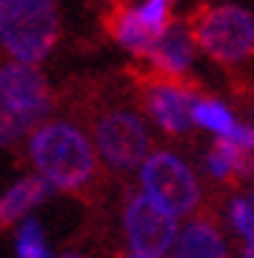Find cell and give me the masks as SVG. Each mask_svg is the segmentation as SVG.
I'll return each mask as SVG.
<instances>
[{"label": "cell", "instance_id": "obj_1", "mask_svg": "<svg viewBox=\"0 0 254 258\" xmlns=\"http://www.w3.org/2000/svg\"><path fill=\"white\" fill-rule=\"evenodd\" d=\"M29 158L37 175L63 192L83 189L97 169L94 141L69 120H46L35 135H29Z\"/></svg>", "mask_w": 254, "mask_h": 258}, {"label": "cell", "instance_id": "obj_2", "mask_svg": "<svg viewBox=\"0 0 254 258\" xmlns=\"http://www.w3.org/2000/svg\"><path fill=\"white\" fill-rule=\"evenodd\" d=\"M60 37L55 0H0V40L12 60L37 66Z\"/></svg>", "mask_w": 254, "mask_h": 258}, {"label": "cell", "instance_id": "obj_3", "mask_svg": "<svg viewBox=\"0 0 254 258\" xmlns=\"http://www.w3.org/2000/svg\"><path fill=\"white\" fill-rule=\"evenodd\" d=\"M52 109L49 83L35 66L12 60L0 69V141L9 147L23 135H35Z\"/></svg>", "mask_w": 254, "mask_h": 258}, {"label": "cell", "instance_id": "obj_4", "mask_svg": "<svg viewBox=\"0 0 254 258\" xmlns=\"http://www.w3.org/2000/svg\"><path fill=\"white\" fill-rule=\"evenodd\" d=\"M189 29L211 60L240 66L254 57V15L243 6H206L189 20Z\"/></svg>", "mask_w": 254, "mask_h": 258}, {"label": "cell", "instance_id": "obj_5", "mask_svg": "<svg viewBox=\"0 0 254 258\" xmlns=\"http://www.w3.org/2000/svg\"><path fill=\"white\" fill-rule=\"evenodd\" d=\"M143 195L163 207L174 218H186L200 204V184L189 164L169 149L152 152V158L140 166Z\"/></svg>", "mask_w": 254, "mask_h": 258}, {"label": "cell", "instance_id": "obj_6", "mask_svg": "<svg viewBox=\"0 0 254 258\" xmlns=\"http://www.w3.org/2000/svg\"><path fill=\"white\" fill-rule=\"evenodd\" d=\"M91 141L100 158L114 169H140L152 158V138L149 129L135 112L106 109L91 123Z\"/></svg>", "mask_w": 254, "mask_h": 258}, {"label": "cell", "instance_id": "obj_7", "mask_svg": "<svg viewBox=\"0 0 254 258\" xmlns=\"http://www.w3.org/2000/svg\"><path fill=\"white\" fill-rule=\"evenodd\" d=\"M123 232H126L132 255L140 258H166L169 252H174L180 238L177 218L169 215L163 207H157L152 198H146L143 192L126 204Z\"/></svg>", "mask_w": 254, "mask_h": 258}, {"label": "cell", "instance_id": "obj_8", "mask_svg": "<svg viewBox=\"0 0 254 258\" xmlns=\"http://www.w3.org/2000/svg\"><path fill=\"white\" fill-rule=\"evenodd\" d=\"M200 98L189 86L174 81H155L146 89V109L157 126L169 135H186L194 126V103Z\"/></svg>", "mask_w": 254, "mask_h": 258}, {"label": "cell", "instance_id": "obj_9", "mask_svg": "<svg viewBox=\"0 0 254 258\" xmlns=\"http://www.w3.org/2000/svg\"><path fill=\"white\" fill-rule=\"evenodd\" d=\"M194 46H197L194 35L186 23H169V29L149 49L146 60L163 78H180V75L189 72L191 60H194Z\"/></svg>", "mask_w": 254, "mask_h": 258}, {"label": "cell", "instance_id": "obj_10", "mask_svg": "<svg viewBox=\"0 0 254 258\" xmlns=\"http://www.w3.org/2000/svg\"><path fill=\"white\" fill-rule=\"evenodd\" d=\"M52 189L55 186L40 175H26L15 181L0 198V221H3V227L20 224L26 221L29 215H35V210L52 195Z\"/></svg>", "mask_w": 254, "mask_h": 258}, {"label": "cell", "instance_id": "obj_11", "mask_svg": "<svg viewBox=\"0 0 254 258\" xmlns=\"http://www.w3.org/2000/svg\"><path fill=\"white\" fill-rule=\"evenodd\" d=\"M174 258H228V252L217 227L211 221L197 218V221L186 224L180 230Z\"/></svg>", "mask_w": 254, "mask_h": 258}, {"label": "cell", "instance_id": "obj_12", "mask_svg": "<svg viewBox=\"0 0 254 258\" xmlns=\"http://www.w3.org/2000/svg\"><path fill=\"white\" fill-rule=\"evenodd\" d=\"M109 32L114 35V40L123 49L135 52V55H143V57L149 55V49L155 46V40H157V35L143 23L140 12L126 9V6L114 12V18L109 20Z\"/></svg>", "mask_w": 254, "mask_h": 258}, {"label": "cell", "instance_id": "obj_13", "mask_svg": "<svg viewBox=\"0 0 254 258\" xmlns=\"http://www.w3.org/2000/svg\"><path fill=\"white\" fill-rule=\"evenodd\" d=\"M194 126L209 129L217 138H228V135L234 132L237 120H234V115H231V109H228L226 103L214 101V98H200V101L194 103Z\"/></svg>", "mask_w": 254, "mask_h": 258}, {"label": "cell", "instance_id": "obj_14", "mask_svg": "<svg viewBox=\"0 0 254 258\" xmlns=\"http://www.w3.org/2000/svg\"><path fill=\"white\" fill-rule=\"evenodd\" d=\"M15 258H55L46 244L43 224L37 221V215H29L26 221H20L15 232Z\"/></svg>", "mask_w": 254, "mask_h": 258}, {"label": "cell", "instance_id": "obj_15", "mask_svg": "<svg viewBox=\"0 0 254 258\" xmlns=\"http://www.w3.org/2000/svg\"><path fill=\"white\" fill-rule=\"evenodd\" d=\"M228 221L234 227V232L245 244H254V204L245 198H231L228 204Z\"/></svg>", "mask_w": 254, "mask_h": 258}, {"label": "cell", "instance_id": "obj_16", "mask_svg": "<svg viewBox=\"0 0 254 258\" xmlns=\"http://www.w3.org/2000/svg\"><path fill=\"white\" fill-rule=\"evenodd\" d=\"M169 9H172V0H146L137 12H140V18H143L146 26L160 37L169 29Z\"/></svg>", "mask_w": 254, "mask_h": 258}, {"label": "cell", "instance_id": "obj_17", "mask_svg": "<svg viewBox=\"0 0 254 258\" xmlns=\"http://www.w3.org/2000/svg\"><path fill=\"white\" fill-rule=\"evenodd\" d=\"M240 258H254V244H245L243 247V255Z\"/></svg>", "mask_w": 254, "mask_h": 258}, {"label": "cell", "instance_id": "obj_18", "mask_svg": "<svg viewBox=\"0 0 254 258\" xmlns=\"http://www.w3.org/2000/svg\"><path fill=\"white\" fill-rule=\"evenodd\" d=\"M57 258H83L80 252H63V255H57Z\"/></svg>", "mask_w": 254, "mask_h": 258}, {"label": "cell", "instance_id": "obj_19", "mask_svg": "<svg viewBox=\"0 0 254 258\" xmlns=\"http://www.w3.org/2000/svg\"><path fill=\"white\" fill-rule=\"evenodd\" d=\"M129 258H140V255H129Z\"/></svg>", "mask_w": 254, "mask_h": 258}, {"label": "cell", "instance_id": "obj_20", "mask_svg": "<svg viewBox=\"0 0 254 258\" xmlns=\"http://www.w3.org/2000/svg\"><path fill=\"white\" fill-rule=\"evenodd\" d=\"M251 204H254V195H251Z\"/></svg>", "mask_w": 254, "mask_h": 258}, {"label": "cell", "instance_id": "obj_21", "mask_svg": "<svg viewBox=\"0 0 254 258\" xmlns=\"http://www.w3.org/2000/svg\"><path fill=\"white\" fill-rule=\"evenodd\" d=\"M251 118H254V112H251Z\"/></svg>", "mask_w": 254, "mask_h": 258}]
</instances>
